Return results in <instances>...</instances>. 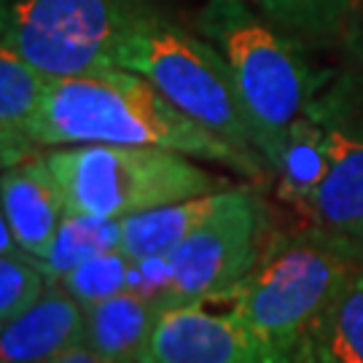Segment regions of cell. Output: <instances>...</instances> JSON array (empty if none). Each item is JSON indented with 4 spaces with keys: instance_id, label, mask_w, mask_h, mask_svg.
Returning a JSON list of instances; mask_svg holds the SVG:
<instances>
[{
    "instance_id": "1",
    "label": "cell",
    "mask_w": 363,
    "mask_h": 363,
    "mask_svg": "<svg viewBox=\"0 0 363 363\" xmlns=\"http://www.w3.org/2000/svg\"><path fill=\"white\" fill-rule=\"evenodd\" d=\"M151 145L256 178L267 162L242 154L216 132L178 111L143 76L108 65L73 78H52L38 124V148Z\"/></svg>"
},
{
    "instance_id": "2",
    "label": "cell",
    "mask_w": 363,
    "mask_h": 363,
    "mask_svg": "<svg viewBox=\"0 0 363 363\" xmlns=\"http://www.w3.org/2000/svg\"><path fill=\"white\" fill-rule=\"evenodd\" d=\"M196 30L226 60L253 143L274 172L291 124L315 100L318 86L298 40L280 33L250 0H205Z\"/></svg>"
},
{
    "instance_id": "3",
    "label": "cell",
    "mask_w": 363,
    "mask_h": 363,
    "mask_svg": "<svg viewBox=\"0 0 363 363\" xmlns=\"http://www.w3.org/2000/svg\"><path fill=\"white\" fill-rule=\"evenodd\" d=\"M46 164L62 186L67 213L130 218L223 189L196 159L151 145H65Z\"/></svg>"
},
{
    "instance_id": "4",
    "label": "cell",
    "mask_w": 363,
    "mask_h": 363,
    "mask_svg": "<svg viewBox=\"0 0 363 363\" xmlns=\"http://www.w3.org/2000/svg\"><path fill=\"white\" fill-rule=\"evenodd\" d=\"M113 65L143 76L178 111L242 154L261 156L232 70L202 35L183 30L151 9L116 46Z\"/></svg>"
},
{
    "instance_id": "5",
    "label": "cell",
    "mask_w": 363,
    "mask_h": 363,
    "mask_svg": "<svg viewBox=\"0 0 363 363\" xmlns=\"http://www.w3.org/2000/svg\"><path fill=\"white\" fill-rule=\"evenodd\" d=\"M361 264L363 247L318 229L277 240L229 294L232 312L264 339L294 352Z\"/></svg>"
},
{
    "instance_id": "6",
    "label": "cell",
    "mask_w": 363,
    "mask_h": 363,
    "mask_svg": "<svg viewBox=\"0 0 363 363\" xmlns=\"http://www.w3.org/2000/svg\"><path fill=\"white\" fill-rule=\"evenodd\" d=\"M148 11V0H0V33L40 73L73 78L113 65L116 46Z\"/></svg>"
},
{
    "instance_id": "7",
    "label": "cell",
    "mask_w": 363,
    "mask_h": 363,
    "mask_svg": "<svg viewBox=\"0 0 363 363\" xmlns=\"http://www.w3.org/2000/svg\"><path fill=\"white\" fill-rule=\"evenodd\" d=\"M256 232L259 213L253 196L226 191L220 208L169 253L175 267L172 307L229 296L256 264Z\"/></svg>"
},
{
    "instance_id": "8",
    "label": "cell",
    "mask_w": 363,
    "mask_h": 363,
    "mask_svg": "<svg viewBox=\"0 0 363 363\" xmlns=\"http://www.w3.org/2000/svg\"><path fill=\"white\" fill-rule=\"evenodd\" d=\"M315 108L325 124L328 172L304 213L318 232L363 247V100L352 81H339Z\"/></svg>"
},
{
    "instance_id": "9",
    "label": "cell",
    "mask_w": 363,
    "mask_h": 363,
    "mask_svg": "<svg viewBox=\"0 0 363 363\" xmlns=\"http://www.w3.org/2000/svg\"><path fill=\"white\" fill-rule=\"evenodd\" d=\"M143 363H294L234 312L178 304L159 315Z\"/></svg>"
},
{
    "instance_id": "10",
    "label": "cell",
    "mask_w": 363,
    "mask_h": 363,
    "mask_svg": "<svg viewBox=\"0 0 363 363\" xmlns=\"http://www.w3.org/2000/svg\"><path fill=\"white\" fill-rule=\"evenodd\" d=\"M0 202L16 245L33 259H46L67 213L62 186L46 164V156L3 169Z\"/></svg>"
},
{
    "instance_id": "11",
    "label": "cell",
    "mask_w": 363,
    "mask_h": 363,
    "mask_svg": "<svg viewBox=\"0 0 363 363\" xmlns=\"http://www.w3.org/2000/svg\"><path fill=\"white\" fill-rule=\"evenodd\" d=\"M86 342V310L65 288L46 294L0 331V363H54Z\"/></svg>"
},
{
    "instance_id": "12",
    "label": "cell",
    "mask_w": 363,
    "mask_h": 363,
    "mask_svg": "<svg viewBox=\"0 0 363 363\" xmlns=\"http://www.w3.org/2000/svg\"><path fill=\"white\" fill-rule=\"evenodd\" d=\"M52 78L0 46V156L3 169L33 159L35 124Z\"/></svg>"
},
{
    "instance_id": "13",
    "label": "cell",
    "mask_w": 363,
    "mask_h": 363,
    "mask_svg": "<svg viewBox=\"0 0 363 363\" xmlns=\"http://www.w3.org/2000/svg\"><path fill=\"white\" fill-rule=\"evenodd\" d=\"M294 363H363V264L291 352Z\"/></svg>"
},
{
    "instance_id": "14",
    "label": "cell",
    "mask_w": 363,
    "mask_h": 363,
    "mask_svg": "<svg viewBox=\"0 0 363 363\" xmlns=\"http://www.w3.org/2000/svg\"><path fill=\"white\" fill-rule=\"evenodd\" d=\"M162 307L138 294H118L86 307V345L118 361L143 363Z\"/></svg>"
},
{
    "instance_id": "15",
    "label": "cell",
    "mask_w": 363,
    "mask_h": 363,
    "mask_svg": "<svg viewBox=\"0 0 363 363\" xmlns=\"http://www.w3.org/2000/svg\"><path fill=\"white\" fill-rule=\"evenodd\" d=\"M328 172V140L325 124L315 100L307 111L291 124L283 143V154L274 167L277 175V196L298 210H307L315 191L320 189Z\"/></svg>"
},
{
    "instance_id": "16",
    "label": "cell",
    "mask_w": 363,
    "mask_h": 363,
    "mask_svg": "<svg viewBox=\"0 0 363 363\" xmlns=\"http://www.w3.org/2000/svg\"><path fill=\"white\" fill-rule=\"evenodd\" d=\"M223 196H226V191H213V194L183 199L175 205H164V208L121 218V223H124L121 250L132 261L169 256L202 220H208L220 208Z\"/></svg>"
},
{
    "instance_id": "17",
    "label": "cell",
    "mask_w": 363,
    "mask_h": 363,
    "mask_svg": "<svg viewBox=\"0 0 363 363\" xmlns=\"http://www.w3.org/2000/svg\"><path fill=\"white\" fill-rule=\"evenodd\" d=\"M280 33L298 43H328L347 33L361 0H250Z\"/></svg>"
},
{
    "instance_id": "18",
    "label": "cell",
    "mask_w": 363,
    "mask_h": 363,
    "mask_svg": "<svg viewBox=\"0 0 363 363\" xmlns=\"http://www.w3.org/2000/svg\"><path fill=\"white\" fill-rule=\"evenodd\" d=\"M124 245V223L118 218H97L84 213H65L57 229L49 256L40 261L49 280L60 283L76 267L108 250H121Z\"/></svg>"
},
{
    "instance_id": "19",
    "label": "cell",
    "mask_w": 363,
    "mask_h": 363,
    "mask_svg": "<svg viewBox=\"0 0 363 363\" xmlns=\"http://www.w3.org/2000/svg\"><path fill=\"white\" fill-rule=\"evenodd\" d=\"M132 259L124 250H108L103 256H94L86 264L76 267L70 274L60 280L70 296L86 310L91 304H100L105 298H113L127 291Z\"/></svg>"
},
{
    "instance_id": "20",
    "label": "cell",
    "mask_w": 363,
    "mask_h": 363,
    "mask_svg": "<svg viewBox=\"0 0 363 363\" xmlns=\"http://www.w3.org/2000/svg\"><path fill=\"white\" fill-rule=\"evenodd\" d=\"M46 272L22 247L0 259V320L11 323L46 294Z\"/></svg>"
},
{
    "instance_id": "21",
    "label": "cell",
    "mask_w": 363,
    "mask_h": 363,
    "mask_svg": "<svg viewBox=\"0 0 363 363\" xmlns=\"http://www.w3.org/2000/svg\"><path fill=\"white\" fill-rule=\"evenodd\" d=\"M127 291L143 296L162 310L172 307L175 298V267L169 256H154V259H138L130 267Z\"/></svg>"
},
{
    "instance_id": "22",
    "label": "cell",
    "mask_w": 363,
    "mask_h": 363,
    "mask_svg": "<svg viewBox=\"0 0 363 363\" xmlns=\"http://www.w3.org/2000/svg\"><path fill=\"white\" fill-rule=\"evenodd\" d=\"M54 363H130V361H118V358H108L103 352H97L94 347H89L86 342L78 345L73 350H67L62 358H57Z\"/></svg>"
},
{
    "instance_id": "23",
    "label": "cell",
    "mask_w": 363,
    "mask_h": 363,
    "mask_svg": "<svg viewBox=\"0 0 363 363\" xmlns=\"http://www.w3.org/2000/svg\"><path fill=\"white\" fill-rule=\"evenodd\" d=\"M350 38H352V46H355V52H358V57L363 60V11L355 13V19H352L350 25Z\"/></svg>"
},
{
    "instance_id": "24",
    "label": "cell",
    "mask_w": 363,
    "mask_h": 363,
    "mask_svg": "<svg viewBox=\"0 0 363 363\" xmlns=\"http://www.w3.org/2000/svg\"><path fill=\"white\" fill-rule=\"evenodd\" d=\"M358 11H363V0H361V6H358Z\"/></svg>"
}]
</instances>
